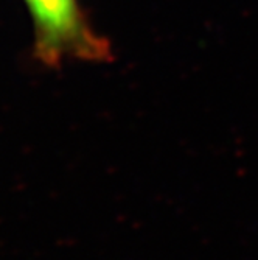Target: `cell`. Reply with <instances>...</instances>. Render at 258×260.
Masks as SVG:
<instances>
[{
    "instance_id": "1",
    "label": "cell",
    "mask_w": 258,
    "mask_h": 260,
    "mask_svg": "<svg viewBox=\"0 0 258 260\" xmlns=\"http://www.w3.org/2000/svg\"><path fill=\"white\" fill-rule=\"evenodd\" d=\"M31 17L34 56L56 67L65 61L110 58L109 42L92 28L78 0H23Z\"/></svg>"
}]
</instances>
